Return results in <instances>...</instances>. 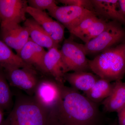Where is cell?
<instances>
[{
    "label": "cell",
    "mask_w": 125,
    "mask_h": 125,
    "mask_svg": "<svg viewBox=\"0 0 125 125\" xmlns=\"http://www.w3.org/2000/svg\"><path fill=\"white\" fill-rule=\"evenodd\" d=\"M58 2L62 3L65 6H73L83 7L94 14L91 0H59Z\"/></svg>",
    "instance_id": "cb8c5ba5"
},
{
    "label": "cell",
    "mask_w": 125,
    "mask_h": 125,
    "mask_svg": "<svg viewBox=\"0 0 125 125\" xmlns=\"http://www.w3.org/2000/svg\"><path fill=\"white\" fill-rule=\"evenodd\" d=\"M4 69L9 84L33 96L39 80L35 69L29 68H11Z\"/></svg>",
    "instance_id": "52a82bcc"
},
{
    "label": "cell",
    "mask_w": 125,
    "mask_h": 125,
    "mask_svg": "<svg viewBox=\"0 0 125 125\" xmlns=\"http://www.w3.org/2000/svg\"><path fill=\"white\" fill-rule=\"evenodd\" d=\"M107 80L99 78L92 88L84 95L92 102L98 104L107 98L111 93L113 83Z\"/></svg>",
    "instance_id": "d6986e66"
},
{
    "label": "cell",
    "mask_w": 125,
    "mask_h": 125,
    "mask_svg": "<svg viewBox=\"0 0 125 125\" xmlns=\"http://www.w3.org/2000/svg\"><path fill=\"white\" fill-rule=\"evenodd\" d=\"M90 70L99 78L111 82L125 74V43L111 48L89 61Z\"/></svg>",
    "instance_id": "3957f363"
},
{
    "label": "cell",
    "mask_w": 125,
    "mask_h": 125,
    "mask_svg": "<svg viewBox=\"0 0 125 125\" xmlns=\"http://www.w3.org/2000/svg\"><path fill=\"white\" fill-rule=\"evenodd\" d=\"M108 24L109 22L98 18L80 39L86 43L102 33L106 29Z\"/></svg>",
    "instance_id": "44dd1931"
},
{
    "label": "cell",
    "mask_w": 125,
    "mask_h": 125,
    "mask_svg": "<svg viewBox=\"0 0 125 125\" xmlns=\"http://www.w3.org/2000/svg\"><path fill=\"white\" fill-rule=\"evenodd\" d=\"M98 19L96 15L93 14L84 19L77 26L69 31V32L72 35L80 38L89 27Z\"/></svg>",
    "instance_id": "7402d4cb"
},
{
    "label": "cell",
    "mask_w": 125,
    "mask_h": 125,
    "mask_svg": "<svg viewBox=\"0 0 125 125\" xmlns=\"http://www.w3.org/2000/svg\"><path fill=\"white\" fill-rule=\"evenodd\" d=\"M94 12L106 19L125 24V19L121 13L117 0H91Z\"/></svg>",
    "instance_id": "5bb4252c"
},
{
    "label": "cell",
    "mask_w": 125,
    "mask_h": 125,
    "mask_svg": "<svg viewBox=\"0 0 125 125\" xmlns=\"http://www.w3.org/2000/svg\"><path fill=\"white\" fill-rule=\"evenodd\" d=\"M49 113L33 96L19 93L13 108L2 125H49Z\"/></svg>",
    "instance_id": "7a4b0ae2"
},
{
    "label": "cell",
    "mask_w": 125,
    "mask_h": 125,
    "mask_svg": "<svg viewBox=\"0 0 125 125\" xmlns=\"http://www.w3.org/2000/svg\"><path fill=\"white\" fill-rule=\"evenodd\" d=\"M125 36V31L116 21L109 22L107 28L102 33L83 44V48L86 55L100 54L120 42Z\"/></svg>",
    "instance_id": "5b68a950"
},
{
    "label": "cell",
    "mask_w": 125,
    "mask_h": 125,
    "mask_svg": "<svg viewBox=\"0 0 125 125\" xmlns=\"http://www.w3.org/2000/svg\"><path fill=\"white\" fill-rule=\"evenodd\" d=\"M0 66L4 69L11 68H29L35 69L24 62L17 54L14 53L10 47L3 41L0 40Z\"/></svg>",
    "instance_id": "ac0fdd59"
},
{
    "label": "cell",
    "mask_w": 125,
    "mask_h": 125,
    "mask_svg": "<svg viewBox=\"0 0 125 125\" xmlns=\"http://www.w3.org/2000/svg\"><path fill=\"white\" fill-rule=\"evenodd\" d=\"M105 111L118 113L125 107V83L115 81L110 95L102 102Z\"/></svg>",
    "instance_id": "e0dca14e"
},
{
    "label": "cell",
    "mask_w": 125,
    "mask_h": 125,
    "mask_svg": "<svg viewBox=\"0 0 125 125\" xmlns=\"http://www.w3.org/2000/svg\"><path fill=\"white\" fill-rule=\"evenodd\" d=\"M64 78L72 88L84 93L91 89L99 78L93 73L85 71L67 73L65 74Z\"/></svg>",
    "instance_id": "2e32d148"
},
{
    "label": "cell",
    "mask_w": 125,
    "mask_h": 125,
    "mask_svg": "<svg viewBox=\"0 0 125 125\" xmlns=\"http://www.w3.org/2000/svg\"><path fill=\"white\" fill-rule=\"evenodd\" d=\"M61 88L60 102L49 113V125H96L101 115L98 104L71 87Z\"/></svg>",
    "instance_id": "6da1fadb"
},
{
    "label": "cell",
    "mask_w": 125,
    "mask_h": 125,
    "mask_svg": "<svg viewBox=\"0 0 125 125\" xmlns=\"http://www.w3.org/2000/svg\"><path fill=\"white\" fill-rule=\"evenodd\" d=\"M60 52L65 74L70 71L88 72L90 70L89 61L83 48L71 39L65 40Z\"/></svg>",
    "instance_id": "277c9868"
},
{
    "label": "cell",
    "mask_w": 125,
    "mask_h": 125,
    "mask_svg": "<svg viewBox=\"0 0 125 125\" xmlns=\"http://www.w3.org/2000/svg\"><path fill=\"white\" fill-rule=\"evenodd\" d=\"M48 14L69 31L77 26L85 18L94 14L83 7L64 6H57L53 10L48 12Z\"/></svg>",
    "instance_id": "ba28073f"
},
{
    "label": "cell",
    "mask_w": 125,
    "mask_h": 125,
    "mask_svg": "<svg viewBox=\"0 0 125 125\" xmlns=\"http://www.w3.org/2000/svg\"><path fill=\"white\" fill-rule=\"evenodd\" d=\"M27 13L42 26L55 42L59 44L63 40L65 27L58 21L54 20L46 11L28 6Z\"/></svg>",
    "instance_id": "30bf717a"
},
{
    "label": "cell",
    "mask_w": 125,
    "mask_h": 125,
    "mask_svg": "<svg viewBox=\"0 0 125 125\" xmlns=\"http://www.w3.org/2000/svg\"><path fill=\"white\" fill-rule=\"evenodd\" d=\"M46 52L43 47L33 42L30 38L21 51L19 56L27 64L43 74H48L43 63V59Z\"/></svg>",
    "instance_id": "7c38bea8"
},
{
    "label": "cell",
    "mask_w": 125,
    "mask_h": 125,
    "mask_svg": "<svg viewBox=\"0 0 125 125\" xmlns=\"http://www.w3.org/2000/svg\"><path fill=\"white\" fill-rule=\"evenodd\" d=\"M117 113L119 125H125V107Z\"/></svg>",
    "instance_id": "d4e9b609"
},
{
    "label": "cell",
    "mask_w": 125,
    "mask_h": 125,
    "mask_svg": "<svg viewBox=\"0 0 125 125\" xmlns=\"http://www.w3.org/2000/svg\"><path fill=\"white\" fill-rule=\"evenodd\" d=\"M4 111L0 108V125H2L4 121Z\"/></svg>",
    "instance_id": "4316f807"
},
{
    "label": "cell",
    "mask_w": 125,
    "mask_h": 125,
    "mask_svg": "<svg viewBox=\"0 0 125 125\" xmlns=\"http://www.w3.org/2000/svg\"><path fill=\"white\" fill-rule=\"evenodd\" d=\"M27 1L29 6L41 11L47 10L49 12L57 7L56 1L54 0H28Z\"/></svg>",
    "instance_id": "603a6c76"
},
{
    "label": "cell",
    "mask_w": 125,
    "mask_h": 125,
    "mask_svg": "<svg viewBox=\"0 0 125 125\" xmlns=\"http://www.w3.org/2000/svg\"><path fill=\"white\" fill-rule=\"evenodd\" d=\"M12 105V94L4 69L0 66V108L8 111Z\"/></svg>",
    "instance_id": "ffe728a7"
},
{
    "label": "cell",
    "mask_w": 125,
    "mask_h": 125,
    "mask_svg": "<svg viewBox=\"0 0 125 125\" xmlns=\"http://www.w3.org/2000/svg\"><path fill=\"white\" fill-rule=\"evenodd\" d=\"M62 85L54 79L39 80L33 97L37 103L49 113L60 101Z\"/></svg>",
    "instance_id": "8992f818"
},
{
    "label": "cell",
    "mask_w": 125,
    "mask_h": 125,
    "mask_svg": "<svg viewBox=\"0 0 125 125\" xmlns=\"http://www.w3.org/2000/svg\"><path fill=\"white\" fill-rule=\"evenodd\" d=\"M121 13L125 19V0H118Z\"/></svg>",
    "instance_id": "484cf974"
},
{
    "label": "cell",
    "mask_w": 125,
    "mask_h": 125,
    "mask_svg": "<svg viewBox=\"0 0 125 125\" xmlns=\"http://www.w3.org/2000/svg\"><path fill=\"white\" fill-rule=\"evenodd\" d=\"M43 63L48 74L58 83L64 84L65 73L60 51L58 48H53L48 50L44 57Z\"/></svg>",
    "instance_id": "4fadbf2b"
},
{
    "label": "cell",
    "mask_w": 125,
    "mask_h": 125,
    "mask_svg": "<svg viewBox=\"0 0 125 125\" xmlns=\"http://www.w3.org/2000/svg\"><path fill=\"white\" fill-rule=\"evenodd\" d=\"M0 35L2 41L18 56L30 38L27 28L15 23H1Z\"/></svg>",
    "instance_id": "9c48e42d"
},
{
    "label": "cell",
    "mask_w": 125,
    "mask_h": 125,
    "mask_svg": "<svg viewBox=\"0 0 125 125\" xmlns=\"http://www.w3.org/2000/svg\"><path fill=\"white\" fill-rule=\"evenodd\" d=\"M24 25L28 30L30 38L36 44L42 47L46 48L48 50L53 48H59V44L54 42L33 18L27 19Z\"/></svg>",
    "instance_id": "9a60e30c"
},
{
    "label": "cell",
    "mask_w": 125,
    "mask_h": 125,
    "mask_svg": "<svg viewBox=\"0 0 125 125\" xmlns=\"http://www.w3.org/2000/svg\"><path fill=\"white\" fill-rule=\"evenodd\" d=\"M0 22L1 23V19L0 16Z\"/></svg>",
    "instance_id": "83f0119b"
},
{
    "label": "cell",
    "mask_w": 125,
    "mask_h": 125,
    "mask_svg": "<svg viewBox=\"0 0 125 125\" xmlns=\"http://www.w3.org/2000/svg\"><path fill=\"white\" fill-rule=\"evenodd\" d=\"M28 4L25 0H0L1 23L25 22Z\"/></svg>",
    "instance_id": "8fae6325"
}]
</instances>
